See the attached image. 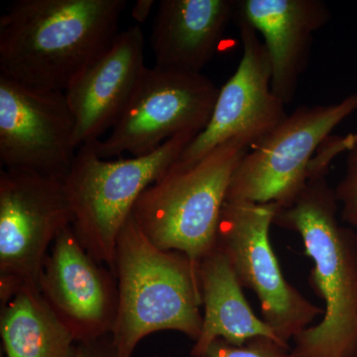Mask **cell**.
<instances>
[{"mask_svg":"<svg viewBox=\"0 0 357 357\" xmlns=\"http://www.w3.org/2000/svg\"><path fill=\"white\" fill-rule=\"evenodd\" d=\"M335 188L314 174L273 225L299 234L311 258L310 284L323 318L294 338L293 357H357V234L338 220Z\"/></svg>","mask_w":357,"mask_h":357,"instance_id":"2","label":"cell"},{"mask_svg":"<svg viewBox=\"0 0 357 357\" xmlns=\"http://www.w3.org/2000/svg\"><path fill=\"white\" fill-rule=\"evenodd\" d=\"M279 204L225 202L220 213L218 245L222 249L243 288L255 292L263 321L283 344H289L323 316L286 280L270 241Z\"/></svg>","mask_w":357,"mask_h":357,"instance_id":"8","label":"cell"},{"mask_svg":"<svg viewBox=\"0 0 357 357\" xmlns=\"http://www.w3.org/2000/svg\"><path fill=\"white\" fill-rule=\"evenodd\" d=\"M220 91L202 73L146 68L112 132L93 142L96 153L107 160L144 156L175 136L198 135L211 121Z\"/></svg>","mask_w":357,"mask_h":357,"instance_id":"9","label":"cell"},{"mask_svg":"<svg viewBox=\"0 0 357 357\" xmlns=\"http://www.w3.org/2000/svg\"><path fill=\"white\" fill-rule=\"evenodd\" d=\"M40 292L77 344L112 335L119 310L116 277L83 248L72 225L49 250Z\"/></svg>","mask_w":357,"mask_h":357,"instance_id":"12","label":"cell"},{"mask_svg":"<svg viewBox=\"0 0 357 357\" xmlns=\"http://www.w3.org/2000/svg\"><path fill=\"white\" fill-rule=\"evenodd\" d=\"M199 276L203 325L198 340L192 345V357L203 356L218 338L241 347L255 338L265 337L290 347L249 306L229 258L218 244L199 262Z\"/></svg>","mask_w":357,"mask_h":357,"instance_id":"16","label":"cell"},{"mask_svg":"<svg viewBox=\"0 0 357 357\" xmlns=\"http://www.w3.org/2000/svg\"><path fill=\"white\" fill-rule=\"evenodd\" d=\"M357 142V132L351 133L349 135L344 136V144L345 149H347V152L349 151V149H351V147L354 146V144Z\"/></svg>","mask_w":357,"mask_h":357,"instance_id":"22","label":"cell"},{"mask_svg":"<svg viewBox=\"0 0 357 357\" xmlns=\"http://www.w3.org/2000/svg\"><path fill=\"white\" fill-rule=\"evenodd\" d=\"M126 0H17L0 18V75L65 91L119 34Z\"/></svg>","mask_w":357,"mask_h":357,"instance_id":"1","label":"cell"},{"mask_svg":"<svg viewBox=\"0 0 357 357\" xmlns=\"http://www.w3.org/2000/svg\"><path fill=\"white\" fill-rule=\"evenodd\" d=\"M154 6V0H137L136 3L134 4L132 11H131L133 20L139 24H142L147 20L148 16H149Z\"/></svg>","mask_w":357,"mask_h":357,"instance_id":"21","label":"cell"},{"mask_svg":"<svg viewBox=\"0 0 357 357\" xmlns=\"http://www.w3.org/2000/svg\"><path fill=\"white\" fill-rule=\"evenodd\" d=\"M64 181L31 171L0 172V303L23 287L40 290L51 246L72 225Z\"/></svg>","mask_w":357,"mask_h":357,"instance_id":"7","label":"cell"},{"mask_svg":"<svg viewBox=\"0 0 357 357\" xmlns=\"http://www.w3.org/2000/svg\"><path fill=\"white\" fill-rule=\"evenodd\" d=\"M340 218L357 234V142L347 151L344 173L335 188Z\"/></svg>","mask_w":357,"mask_h":357,"instance_id":"19","label":"cell"},{"mask_svg":"<svg viewBox=\"0 0 357 357\" xmlns=\"http://www.w3.org/2000/svg\"><path fill=\"white\" fill-rule=\"evenodd\" d=\"M153 357H163L155 356ZM201 357H293L291 347L269 338L259 337L236 347L225 340H215Z\"/></svg>","mask_w":357,"mask_h":357,"instance_id":"18","label":"cell"},{"mask_svg":"<svg viewBox=\"0 0 357 357\" xmlns=\"http://www.w3.org/2000/svg\"><path fill=\"white\" fill-rule=\"evenodd\" d=\"M112 270L119 310L110 338L122 357H132L141 340L154 333L173 331L198 340L203 325L198 262L155 246L131 215L117 238Z\"/></svg>","mask_w":357,"mask_h":357,"instance_id":"3","label":"cell"},{"mask_svg":"<svg viewBox=\"0 0 357 357\" xmlns=\"http://www.w3.org/2000/svg\"><path fill=\"white\" fill-rule=\"evenodd\" d=\"M76 357H122L115 349L110 337L95 342L77 344Z\"/></svg>","mask_w":357,"mask_h":357,"instance_id":"20","label":"cell"},{"mask_svg":"<svg viewBox=\"0 0 357 357\" xmlns=\"http://www.w3.org/2000/svg\"><path fill=\"white\" fill-rule=\"evenodd\" d=\"M64 91L28 88L0 75V161L4 169L65 181L77 154Z\"/></svg>","mask_w":357,"mask_h":357,"instance_id":"10","label":"cell"},{"mask_svg":"<svg viewBox=\"0 0 357 357\" xmlns=\"http://www.w3.org/2000/svg\"><path fill=\"white\" fill-rule=\"evenodd\" d=\"M357 110V93L332 105H302L244 155L225 202L286 206L306 185L314 155Z\"/></svg>","mask_w":357,"mask_h":357,"instance_id":"6","label":"cell"},{"mask_svg":"<svg viewBox=\"0 0 357 357\" xmlns=\"http://www.w3.org/2000/svg\"><path fill=\"white\" fill-rule=\"evenodd\" d=\"M0 335L6 357H76L77 342L37 288L1 305Z\"/></svg>","mask_w":357,"mask_h":357,"instance_id":"17","label":"cell"},{"mask_svg":"<svg viewBox=\"0 0 357 357\" xmlns=\"http://www.w3.org/2000/svg\"><path fill=\"white\" fill-rule=\"evenodd\" d=\"M236 0H162L151 34L156 66L202 73L215 56Z\"/></svg>","mask_w":357,"mask_h":357,"instance_id":"15","label":"cell"},{"mask_svg":"<svg viewBox=\"0 0 357 357\" xmlns=\"http://www.w3.org/2000/svg\"><path fill=\"white\" fill-rule=\"evenodd\" d=\"M236 17L262 35L271 64L272 91L292 102L306 72L314 34L330 22L323 0H236Z\"/></svg>","mask_w":357,"mask_h":357,"instance_id":"14","label":"cell"},{"mask_svg":"<svg viewBox=\"0 0 357 357\" xmlns=\"http://www.w3.org/2000/svg\"><path fill=\"white\" fill-rule=\"evenodd\" d=\"M249 149L243 141L231 139L195 165L170 169L141 195L131 215L134 222L157 248L199 263L217 246L227 190Z\"/></svg>","mask_w":357,"mask_h":357,"instance_id":"5","label":"cell"},{"mask_svg":"<svg viewBox=\"0 0 357 357\" xmlns=\"http://www.w3.org/2000/svg\"><path fill=\"white\" fill-rule=\"evenodd\" d=\"M144 46L139 26L119 32L66 89V100L75 121L77 150L100 140L119 121L146 70Z\"/></svg>","mask_w":357,"mask_h":357,"instance_id":"13","label":"cell"},{"mask_svg":"<svg viewBox=\"0 0 357 357\" xmlns=\"http://www.w3.org/2000/svg\"><path fill=\"white\" fill-rule=\"evenodd\" d=\"M236 23L243 45L241 63L220 89L208 126L171 169L195 165L231 139L243 141L251 148L288 115L285 103L272 91L271 64L264 43L246 21L236 17Z\"/></svg>","mask_w":357,"mask_h":357,"instance_id":"11","label":"cell"},{"mask_svg":"<svg viewBox=\"0 0 357 357\" xmlns=\"http://www.w3.org/2000/svg\"><path fill=\"white\" fill-rule=\"evenodd\" d=\"M196 134L175 136L144 156L102 159L93 142L77 149L65 188L73 213L72 229L83 248L114 269L117 238L134 206L150 185L177 162Z\"/></svg>","mask_w":357,"mask_h":357,"instance_id":"4","label":"cell"}]
</instances>
